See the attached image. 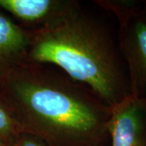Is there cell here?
Masks as SVG:
<instances>
[{
    "label": "cell",
    "instance_id": "obj_10",
    "mask_svg": "<svg viewBox=\"0 0 146 146\" xmlns=\"http://www.w3.org/2000/svg\"><path fill=\"white\" fill-rule=\"evenodd\" d=\"M98 146H107V143H106V144H102V145H98Z\"/></svg>",
    "mask_w": 146,
    "mask_h": 146
},
{
    "label": "cell",
    "instance_id": "obj_2",
    "mask_svg": "<svg viewBox=\"0 0 146 146\" xmlns=\"http://www.w3.org/2000/svg\"><path fill=\"white\" fill-rule=\"evenodd\" d=\"M30 35L27 61L57 67L110 107L131 95L117 35L78 1Z\"/></svg>",
    "mask_w": 146,
    "mask_h": 146
},
{
    "label": "cell",
    "instance_id": "obj_4",
    "mask_svg": "<svg viewBox=\"0 0 146 146\" xmlns=\"http://www.w3.org/2000/svg\"><path fill=\"white\" fill-rule=\"evenodd\" d=\"M110 146H146V100L130 95L111 107Z\"/></svg>",
    "mask_w": 146,
    "mask_h": 146
},
{
    "label": "cell",
    "instance_id": "obj_1",
    "mask_svg": "<svg viewBox=\"0 0 146 146\" xmlns=\"http://www.w3.org/2000/svg\"><path fill=\"white\" fill-rule=\"evenodd\" d=\"M11 100L21 131L47 146L107 143L111 107L58 68L26 61L12 74Z\"/></svg>",
    "mask_w": 146,
    "mask_h": 146
},
{
    "label": "cell",
    "instance_id": "obj_5",
    "mask_svg": "<svg viewBox=\"0 0 146 146\" xmlns=\"http://www.w3.org/2000/svg\"><path fill=\"white\" fill-rule=\"evenodd\" d=\"M30 32L0 14V81L8 78L27 59Z\"/></svg>",
    "mask_w": 146,
    "mask_h": 146
},
{
    "label": "cell",
    "instance_id": "obj_7",
    "mask_svg": "<svg viewBox=\"0 0 146 146\" xmlns=\"http://www.w3.org/2000/svg\"><path fill=\"white\" fill-rule=\"evenodd\" d=\"M22 133L15 118L0 102V139L9 140L17 137ZM3 141V140H2Z\"/></svg>",
    "mask_w": 146,
    "mask_h": 146
},
{
    "label": "cell",
    "instance_id": "obj_3",
    "mask_svg": "<svg viewBox=\"0 0 146 146\" xmlns=\"http://www.w3.org/2000/svg\"><path fill=\"white\" fill-rule=\"evenodd\" d=\"M94 2L116 17L117 39L127 68L131 94L146 100V1Z\"/></svg>",
    "mask_w": 146,
    "mask_h": 146
},
{
    "label": "cell",
    "instance_id": "obj_8",
    "mask_svg": "<svg viewBox=\"0 0 146 146\" xmlns=\"http://www.w3.org/2000/svg\"><path fill=\"white\" fill-rule=\"evenodd\" d=\"M14 145L15 146H47L39 138L23 132L18 135Z\"/></svg>",
    "mask_w": 146,
    "mask_h": 146
},
{
    "label": "cell",
    "instance_id": "obj_11",
    "mask_svg": "<svg viewBox=\"0 0 146 146\" xmlns=\"http://www.w3.org/2000/svg\"><path fill=\"white\" fill-rule=\"evenodd\" d=\"M3 141H2V140H1V139H0V143H3Z\"/></svg>",
    "mask_w": 146,
    "mask_h": 146
},
{
    "label": "cell",
    "instance_id": "obj_9",
    "mask_svg": "<svg viewBox=\"0 0 146 146\" xmlns=\"http://www.w3.org/2000/svg\"><path fill=\"white\" fill-rule=\"evenodd\" d=\"M0 146H9V145H6V144H5V143H4V142H3V143H0ZM12 146H15V145H14H14H12Z\"/></svg>",
    "mask_w": 146,
    "mask_h": 146
},
{
    "label": "cell",
    "instance_id": "obj_6",
    "mask_svg": "<svg viewBox=\"0 0 146 146\" xmlns=\"http://www.w3.org/2000/svg\"><path fill=\"white\" fill-rule=\"evenodd\" d=\"M70 0H0V7L38 29L61 13Z\"/></svg>",
    "mask_w": 146,
    "mask_h": 146
}]
</instances>
